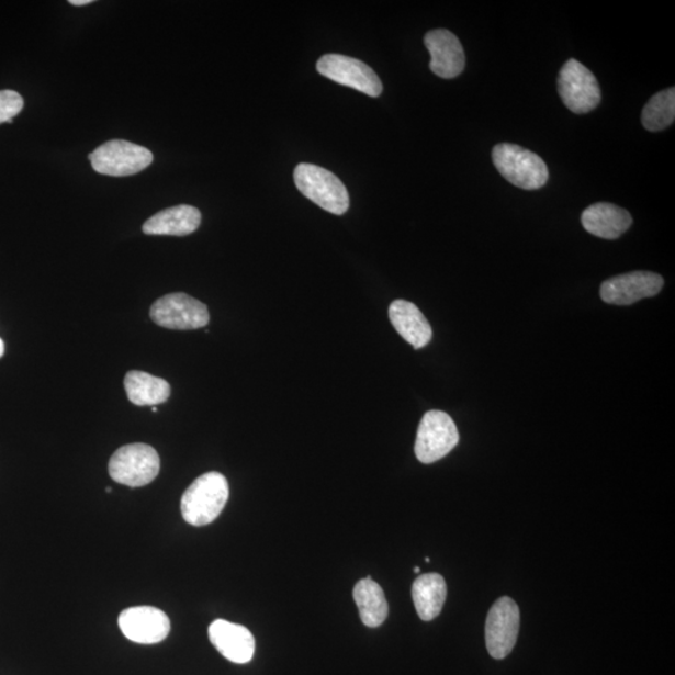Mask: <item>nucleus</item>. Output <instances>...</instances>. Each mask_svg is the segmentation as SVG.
Masks as SVG:
<instances>
[{"mask_svg": "<svg viewBox=\"0 0 675 675\" xmlns=\"http://www.w3.org/2000/svg\"><path fill=\"white\" fill-rule=\"evenodd\" d=\"M390 319L401 337L416 349L426 347L434 337L425 315L408 301H394L390 307Z\"/></svg>", "mask_w": 675, "mask_h": 675, "instance_id": "f3484780", "label": "nucleus"}, {"mask_svg": "<svg viewBox=\"0 0 675 675\" xmlns=\"http://www.w3.org/2000/svg\"><path fill=\"white\" fill-rule=\"evenodd\" d=\"M520 615L517 603L503 597L494 603L485 625V643L494 660H504L518 639Z\"/></svg>", "mask_w": 675, "mask_h": 675, "instance_id": "9d476101", "label": "nucleus"}, {"mask_svg": "<svg viewBox=\"0 0 675 675\" xmlns=\"http://www.w3.org/2000/svg\"><path fill=\"white\" fill-rule=\"evenodd\" d=\"M663 285L660 274L632 272L608 279L600 286V296L609 304L629 305L659 294Z\"/></svg>", "mask_w": 675, "mask_h": 675, "instance_id": "9b49d317", "label": "nucleus"}, {"mask_svg": "<svg viewBox=\"0 0 675 675\" xmlns=\"http://www.w3.org/2000/svg\"><path fill=\"white\" fill-rule=\"evenodd\" d=\"M4 352H5L4 341L0 339V358L3 357Z\"/></svg>", "mask_w": 675, "mask_h": 675, "instance_id": "b1692460", "label": "nucleus"}, {"mask_svg": "<svg viewBox=\"0 0 675 675\" xmlns=\"http://www.w3.org/2000/svg\"><path fill=\"white\" fill-rule=\"evenodd\" d=\"M294 182L299 191L322 210L336 215H344L349 210L347 188L329 170L301 164L294 169Z\"/></svg>", "mask_w": 675, "mask_h": 675, "instance_id": "7ed1b4c3", "label": "nucleus"}, {"mask_svg": "<svg viewBox=\"0 0 675 675\" xmlns=\"http://www.w3.org/2000/svg\"><path fill=\"white\" fill-rule=\"evenodd\" d=\"M317 70L333 82L353 88L369 97L376 98L383 92L382 80L362 60L341 54H326L318 60Z\"/></svg>", "mask_w": 675, "mask_h": 675, "instance_id": "1a4fd4ad", "label": "nucleus"}, {"mask_svg": "<svg viewBox=\"0 0 675 675\" xmlns=\"http://www.w3.org/2000/svg\"><path fill=\"white\" fill-rule=\"evenodd\" d=\"M24 101L14 90H0V124L12 123L15 115L23 110Z\"/></svg>", "mask_w": 675, "mask_h": 675, "instance_id": "4be33fe9", "label": "nucleus"}, {"mask_svg": "<svg viewBox=\"0 0 675 675\" xmlns=\"http://www.w3.org/2000/svg\"><path fill=\"white\" fill-rule=\"evenodd\" d=\"M124 389L130 401L138 407H146V405L156 407L158 404L166 403L170 397L169 383L146 372H128L124 378Z\"/></svg>", "mask_w": 675, "mask_h": 675, "instance_id": "aec40b11", "label": "nucleus"}, {"mask_svg": "<svg viewBox=\"0 0 675 675\" xmlns=\"http://www.w3.org/2000/svg\"><path fill=\"white\" fill-rule=\"evenodd\" d=\"M151 412L157 413V412H158V408H157V407H153V408H151Z\"/></svg>", "mask_w": 675, "mask_h": 675, "instance_id": "a878e982", "label": "nucleus"}, {"mask_svg": "<svg viewBox=\"0 0 675 675\" xmlns=\"http://www.w3.org/2000/svg\"><path fill=\"white\" fill-rule=\"evenodd\" d=\"M675 120V89L670 88L656 93L646 103L642 113L644 128L661 132L668 128Z\"/></svg>", "mask_w": 675, "mask_h": 675, "instance_id": "412c9836", "label": "nucleus"}, {"mask_svg": "<svg viewBox=\"0 0 675 675\" xmlns=\"http://www.w3.org/2000/svg\"><path fill=\"white\" fill-rule=\"evenodd\" d=\"M458 442L454 420L442 410H430L420 420L414 450L419 462L431 464L452 452Z\"/></svg>", "mask_w": 675, "mask_h": 675, "instance_id": "423d86ee", "label": "nucleus"}, {"mask_svg": "<svg viewBox=\"0 0 675 675\" xmlns=\"http://www.w3.org/2000/svg\"><path fill=\"white\" fill-rule=\"evenodd\" d=\"M69 3L76 7H82V5L93 3V0H70Z\"/></svg>", "mask_w": 675, "mask_h": 675, "instance_id": "5701e85b", "label": "nucleus"}, {"mask_svg": "<svg viewBox=\"0 0 675 675\" xmlns=\"http://www.w3.org/2000/svg\"><path fill=\"white\" fill-rule=\"evenodd\" d=\"M122 633L139 644L164 642L170 632V620L164 610L155 607H133L122 611L119 618Z\"/></svg>", "mask_w": 675, "mask_h": 675, "instance_id": "f8f14e48", "label": "nucleus"}, {"mask_svg": "<svg viewBox=\"0 0 675 675\" xmlns=\"http://www.w3.org/2000/svg\"><path fill=\"white\" fill-rule=\"evenodd\" d=\"M558 92L563 103L575 114L589 113L600 103V87L592 71L578 60L565 63L558 77Z\"/></svg>", "mask_w": 675, "mask_h": 675, "instance_id": "6e6552de", "label": "nucleus"}, {"mask_svg": "<svg viewBox=\"0 0 675 675\" xmlns=\"http://www.w3.org/2000/svg\"><path fill=\"white\" fill-rule=\"evenodd\" d=\"M425 44L430 53V70L440 78L453 79L463 74L465 54L457 35L446 30L427 33Z\"/></svg>", "mask_w": 675, "mask_h": 675, "instance_id": "ddd939ff", "label": "nucleus"}, {"mask_svg": "<svg viewBox=\"0 0 675 675\" xmlns=\"http://www.w3.org/2000/svg\"><path fill=\"white\" fill-rule=\"evenodd\" d=\"M419 572H420L419 566H416V569H414V573H419Z\"/></svg>", "mask_w": 675, "mask_h": 675, "instance_id": "393cba45", "label": "nucleus"}, {"mask_svg": "<svg viewBox=\"0 0 675 675\" xmlns=\"http://www.w3.org/2000/svg\"><path fill=\"white\" fill-rule=\"evenodd\" d=\"M209 635L215 650L225 660L237 664H246L254 660L256 639L248 628L217 619L210 626Z\"/></svg>", "mask_w": 675, "mask_h": 675, "instance_id": "4468645a", "label": "nucleus"}, {"mask_svg": "<svg viewBox=\"0 0 675 675\" xmlns=\"http://www.w3.org/2000/svg\"><path fill=\"white\" fill-rule=\"evenodd\" d=\"M95 172L110 177H128L142 172L153 161V153L127 140L102 144L89 156Z\"/></svg>", "mask_w": 675, "mask_h": 675, "instance_id": "39448f33", "label": "nucleus"}, {"mask_svg": "<svg viewBox=\"0 0 675 675\" xmlns=\"http://www.w3.org/2000/svg\"><path fill=\"white\" fill-rule=\"evenodd\" d=\"M150 318L159 327L175 330H194L209 326L206 305L185 293L161 296L150 308Z\"/></svg>", "mask_w": 675, "mask_h": 675, "instance_id": "0eeeda50", "label": "nucleus"}, {"mask_svg": "<svg viewBox=\"0 0 675 675\" xmlns=\"http://www.w3.org/2000/svg\"><path fill=\"white\" fill-rule=\"evenodd\" d=\"M493 164L508 182L526 191H537L549 178L545 161L517 144L503 143L492 151Z\"/></svg>", "mask_w": 675, "mask_h": 675, "instance_id": "f03ea898", "label": "nucleus"}, {"mask_svg": "<svg viewBox=\"0 0 675 675\" xmlns=\"http://www.w3.org/2000/svg\"><path fill=\"white\" fill-rule=\"evenodd\" d=\"M202 214L192 205H177L161 211L143 224L148 236L184 237L200 228Z\"/></svg>", "mask_w": 675, "mask_h": 675, "instance_id": "2eb2a0df", "label": "nucleus"}, {"mask_svg": "<svg viewBox=\"0 0 675 675\" xmlns=\"http://www.w3.org/2000/svg\"><path fill=\"white\" fill-rule=\"evenodd\" d=\"M412 597L417 614L425 622L436 619L447 598V584L442 575L423 574L413 583Z\"/></svg>", "mask_w": 675, "mask_h": 675, "instance_id": "a211bd4d", "label": "nucleus"}, {"mask_svg": "<svg viewBox=\"0 0 675 675\" xmlns=\"http://www.w3.org/2000/svg\"><path fill=\"white\" fill-rule=\"evenodd\" d=\"M229 498L227 479L218 472L205 473L189 485L180 503L188 525L209 526L221 516Z\"/></svg>", "mask_w": 675, "mask_h": 675, "instance_id": "f257e3e1", "label": "nucleus"}, {"mask_svg": "<svg viewBox=\"0 0 675 675\" xmlns=\"http://www.w3.org/2000/svg\"><path fill=\"white\" fill-rule=\"evenodd\" d=\"M111 492H112V488H106V493H111Z\"/></svg>", "mask_w": 675, "mask_h": 675, "instance_id": "bb28decb", "label": "nucleus"}, {"mask_svg": "<svg viewBox=\"0 0 675 675\" xmlns=\"http://www.w3.org/2000/svg\"><path fill=\"white\" fill-rule=\"evenodd\" d=\"M108 470L116 483L139 488L157 479L160 459L157 450L148 445H128L116 450Z\"/></svg>", "mask_w": 675, "mask_h": 675, "instance_id": "20e7f679", "label": "nucleus"}, {"mask_svg": "<svg viewBox=\"0 0 675 675\" xmlns=\"http://www.w3.org/2000/svg\"><path fill=\"white\" fill-rule=\"evenodd\" d=\"M632 223L633 220L626 210L610 203L593 204L582 214L584 229L603 239L619 238Z\"/></svg>", "mask_w": 675, "mask_h": 675, "instance_id": "dca6fc26", "label": "nucleus"}, {"mask_svg": "<svg viewBox=\"0 0 675 675\" xmlns=\"http://www.w3.org/2000/svg\"><path fill=\"white\" fill-rule=\"evenodd\" d=\"M356 605L359 609L360 619L369 628H378L389 617V601L380 584L372 577L359 581L353 590Z\"/></svg>", "mask_w": 675, "mask_h": 675, "instance_id": "6ab92c4d", "label": "nucleus"}]
</instances>
